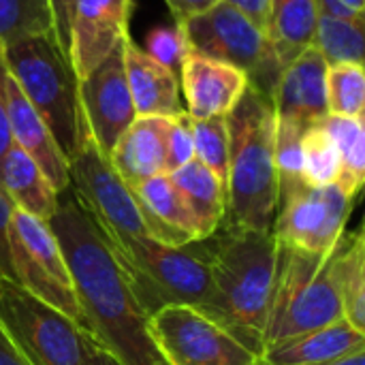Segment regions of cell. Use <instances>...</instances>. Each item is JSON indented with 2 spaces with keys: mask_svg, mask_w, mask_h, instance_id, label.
<instances>
[{
  "mask_svg": "<svg viewBox=\"0 0 365 365\" xmlns=\"http://www.w3.org/2000/svg\"><path fill=\"white\" fill-rule=\"evenodd\" d=\"M314 47L331 64H364L365 21L364 19H340L321 15L317 19Z\"/></svg>",
  "mask_w": 365,
  "mask_h": 365,
  "instance_id": "cell-27",
  "label": "cell"
},
{
  "mask_svg": "<svg viewBox=\"0 0 365 365\" xmlns=\"http://www.w3.org/2000/svg\"><path fill=\"white\" fill-rule=\"evenodd\" d=\"M340 178V152L321 122L302 137V180L308 186H329Z\"/></svg>",
  "mask_w": 365,
  "mask_h": 365,
  "instance_id": "cell-29",
  "label": "cell"
},
{
  "mask_svg": "<svg viewBox=\"0 0 365 365\" xmlns=\"http://www.w3.org/2000/svg\"><path fill=\"white\" fill-rule=\"evenodd\" d=\"M4 103L11 124L13 145L24 150L45 173L53 190L60 195L68 188V163L60 152L51 130L45 120L36 113V109L21 94L13 77L4 68Z\"/></svg>",
  "mask_w": 365,
  "mask_h": 365,
  "instance_id": "cell-17",
  "label": "cell"
},
{
  "mask_svg": "<svg viewBox=\"0 0 365 365\" xmlns=\"http://www.w3.org/2000/svg\"><path fill=\"white\" fill-rule=\"evenodd\" d=\"M327 365H365V346L364 349H357V351H353V353H349V355H344V357H340V359H336V361H331V364Z\"/></svg>",
  "mask_w": 365,
  "mask_h": 365,
  "instance_id": "cell-41",
  "label": "cell"
},
{
  "mask_svg": "<svg viewBox=\"0 0 365 365\" xmlns=\"http://www.w3.org/2000/svg\"><path fill=\"white\" fill-rule=\"evenodd\" d=\"M167 365H261L259 355L192 306H165L148 317Z\"/></svg>",
  "mask_w": 365,
  "mask_h": 365,
  "instance_id": "cell-11",
  "label": "cell"
},
{
  "mask_svg": "<svg viewBox=\"0 0 365 365\" xmlns=\"http://www.w3.org/2000/svg\"><path fill=\"white\" fill-rule=\"evenodd\" d=\"M304 126L276 118L274 126V165L278 173V188L302 180V137Z\"/></svg>",
  "mask_w": 365,
  "mask_h": 365,
  "instance_id": "cell-32",
  "label": "cell"
},
{
  "mask_svg": "<svg viewBox=\"0 0 365 365\" xmlns=\"http://www.w3.org/2000/svg\"><path fill=\"white\" fill-rule=\"evenodd\" d=\"M68 190L90 212L111 244L150 235L133 190L90 137L68 160Z\"/></svg>",
  "mask_w": 365,
  "mask_h": 365,
  "instance_id": "cell-12",
  "label": "cell"
},
{
  "mask_svg": "<svg viewBox=\"0 0 365 365\" xmlns=\"http://www.w3.org/2000/svg\"><path fill=\"white\" fill-rule=\"evenodd\" d=\"M0 365H28L19 357V353L13 349V344L4 336L2 327H0Z\"/></svg>",
  "mask_w": 365,
  "mask_h": 365,
  "instance_id": "cell-40",
  "label": "cell"
},
{
  "mask_svg": "<svg viewBox=\"0 0 365 365\" xmlns=\"http://www.w3.org/2000/svg\"><path fill=\"white\" fill-rule=\"evenodd\" d=\"M327 115L364 118L365 71L364 64H331L325 73Z\"/></svg>",
  "mask_w": 365,
  "mask_h": 365,
  "instance_id": "cell-30",
  "label": "cell"
},
{
  "mask_svg": "<svg viewBox=\"0 0 365 365\" xmlns=\"http://www.w3.org/2000/svg\"><path fill=\"white\" fill-rule=\"evenodd\" d=\"M13 212H15V205L13 201L9 199V195L2 190L0 186V274L2 276H9L13 278V272H11V218H13Z\"/></svg>",
  "mask_w": 365,
  "mask_h": 365,
  "instance_id": "cell-36",
  "label": "cell"
},
{
  "mask_svg": "<svg viewBox=\"0 0 365 365\" xmlns=\"http://www.w3.org/2000/svg\"><path fill=\"white\" fill-rule=\"evenodd\" d=\"M109 242V240H107ZM145 314L165 306H192L212 319L214 284L203 242L171 246L150 235L111 244Z\"/></svg>",
  "mask_w": 365,
  "mask_h": 365,
  "instance_id": "cell-5",
  "label": "cell"
},
{
  "mask_svg": "<svg viewBox=\"0 0 365 365\" xmlns=\"http://www.w3.org/2000/svg\"><path fill=\"white\" fill-rule=\"evenodd\" d=\"M349 6H353L355 11H359V13H365V0H344Z\"/></svg>",
  "mask_w": 365,
  "mask_h": 365,
  "instance_id": "cell-43",
  "label": "cell"
},
{
  "mask_svg": "<svg viewBox=\"0 0 365 365\" xmlns=\"http://www.w3.org/2000/svg\"><path fill=\"white\" fill-rule=\"evenodd\" d=\"M148 56H152L156 62H160L163 66L171 68V71H180L184 58L190 53L182 24L173 21L167 26H158L154 28L148 38H145V49Z\"/></svg>",
  "mask_w": 365,
  "mask_h": 365,
  "instance_id": "cell-33",
  "label": "cell"
},
{
  "mask_svg": "<svg viewBox=\"0 0 365 365\" xmlns=\"http://www.w3.org/2000/svg\"><path fill=\"white\" fill-rule=\"evenodd\" d=\"M346 235H342L329 255H312L280 244L263 351L342 321L340 261Z\"/></svg>",
  "mask_w": 365,
  "mask_h": 365,
  "instance_id": "cell-4",
  "label": "cell"
},
{
  "mask_svg": "<svg viewBox=\"0 0 365 365\" xmlns=\"http://www.w3.org/2000/svg\"><path fill=\"white\" fill-rule=\"evenodd\" d=\"M365 346V334L344 319L284 340L259 355L261 365H327Z\"/></svg>",
  "mask_w": 365,
  "mask_h": 365,
  "instance_id": "cell-21",
  "label": "cell"
},
{
  "mask_svg": "<svg viewBox=\"0 0 365 365\" xmlns=\"http://www.w3.org/2000/svg\"><path fill=\"white\" fill-rule=\"evenodd\" d=\"M92 365H122L115 357H111L107 351H103L101 346H96L94 349V353H92Z\"/></svg>",
  "mask_w": 365,
  "mask_h": 365,
  "instance_id": "cell-42",
  "label": "cell"
},
{
  "mask_svg": "<svg viewBox=\"0 0 365 365\" xmlns=\"http://www.w3.org/2000/svg\"><path fill=\"white\" fill-rule=\"evenodd\" d=\"M75 2L77 0H49V11H51V24H53V38L68 60V45H71V24H73V13H75ZM71 62V60H68Z\"/></svg>",
  "mask_w": 365,
  "mask_h": 365,
  "instance_id": "cell-35",
  "label": "cell"
},
{
  "mask_svg": "<svg viewBox=\"0 0 365 365\" xmlns=\"http://www.w3.org/2000/svg\"><path fill=\"white\" fill-rule=\"evenodd\" d=\"M9 242L13 280L83 329L71 274L49 225L15 207Z\"/></svg>",
  "mask_w": 365,
  "mask_h": 365,
  "instance_id": "cell-9",
  "label": "cell"
},
{
  "mask_svg": "<svg viewBox=\"0 0 365 365\" xmlns=\"http://www.w3.org/2000/svg\"><path fill=\"white\" fill-rule=\"evenodd\" d=\"M0 186L17 210L38 220L47 222L58 207L60 195L38 165L17 145H13L0 163Z\"/></svg>",
  "mask_w": 365,
  "mask_h": 365,
  "instance_id": "cell-23",
  "label": "cell"
},
{
  "mask_svg": "<svg viewBox=\"0 0 365 365\" xmlns=\"http://www.w3.org/2000/svg\"><path fill=\"white\" fill-rule=\"evenodd\" d=\"M192 135H195V158L227 186L229 150H231L227 115L192 120Z\"/></svg>",
  "mask_w": 365,
  "mask_h": 365,
  "instance_id": "cell-31",
  "label": "cell"
},
{
  "mask_svg": "<svg viewBox=\"0 0 365 365\" xmlns=\"http://www.w3.org/2000/svg\"><path fill=\"white\" fill-rule=\"evenodd\" d=\"M325 73L327 62L314 45L289 62L272 96L276 118L291 120L304 128L321 122L327 115Z\"/></svg>",
  "mask_w": 365,
  "mask_h": 365,
  "instance_id": "cell-16",
  "label": "cell"
},
{
  "mask_svg": "<svg viewBox=\"0 0 365 365\" xmlns=\"http://www.w3.org/2000/svg\"><path fill=\"white\" fill-rule=\"evenodd\" d=\"M133 0H77L68 60L77 79L98 66L128 34Z\"/></svg>",
  "mask_w": 365,
  "mask_h": 365,
  "instance_id": "cell-14",
  "label": "cell"
},
{
  "mask_svg": "<svg viewBox=\"0 0 365 365\" xmlns=\"http://www.w3.org/2000/svg\"><path fill=\"white\" fill-rule=\"evenodd\" d=\"M169 118L141 115L124 130L109 154V163L133 190L165 173V135Z\"/></svg>",
  "mask_w": 365,
  "mask_h": 365,
  "instance_id": "cell-19",
  "label": "cell"
},
{
  "mask_svg": "<svg viewBox=\"0 0 365 365\" xmlns=\"http://www.w3.org/2000/svg\"><path fill=\"white\" fill-rule=\"evenodd\" d=\"M182 30L190 53H199L244 71L250 86L267 98L274 96L282 68L267 32L255 26L240 11L220 0L210 11L182 21Z\"/></svg>",
  "mask_w": 365,
  "mask_h": 365,
  "instance_id": "cell-8",
  "label": "cell"
},
{
  "mask_svg": "<svg viewBox=\"0 0 365 365\" xmlns=\"http://www.w3.org/2000/svg\"><path fill=\"white\" fill-rule=\"evenodd\" d=\"M126 38L98 66L79 79V105L88 135L107 158L137 118L124 71Z\"/></svg>",
  "mask_w": 365,
  "mask_h": 365,
  "instance_id": "cell-13",
  "label": "cell"
},
{
  "mask_svg": "<svg viewBox=\"0 0 365 365\" xmlns=\"http://www.w3.org/2000/svg\"><path fill=\"white\" fill-rule=\"evenodd\" d=\"M4 62L0 53V163L6 156V152L13 148V137H11V124H9V113H6V103H4Z\"/></svg>",
  "mask_w": 365,
  "mask_h": 365,
  "instance_id": "cell-39",
  "label": "cell"
},
{
  "mask_svg": "<svg viewBox=\"0 0 365 365\" xmlns=\"http://www.w3.org/2000/svg\"><path fill=\"white\" fill-rule=\"evenodd\" d=\"M220 229V235L210 237L212 246H205L214 284L212 319L261 355L280 244L272 231Z\"/></svg>",
  "mask_w": 365,
  "mask_h": 365,
  "instance_id": "cell-2",
  "label": "cell"
},
{
  "mask_svg": "<svg viewBox=\"0 0 365 365\" xmlns=\"http://www.w3.org/2000/svg\"><path fill=\"white\" fill-rule=\"evenodd\" d=\"M133 195L141 207L150 237L171 246L197 242L192 216L167 173L139 184L133 188Z\"/></svg>",
  "mask_w": 365,
  "mask_h": 365,
  "instance_id": "cell-20",
  "label": "cell"
},
{
  "mask_svg": "<svg viewBox=\"0 0 365 365\" xmlns=\"http://www.w3.org/2000/svg\"><path fill=\"white\" fill-rule=\"evenodd\" d=\"M47 225L66 261L83 329L92 340L122 365H167L113 248L68 188L60 192Z\"/></svg>",
  "mask_w": 365,
  "mask_h": 365,
  "instance_id": "cell-1",
  "label": "cell"
},
{
  "mask_svg": "<svg viewBox=\"0 0 365 365\" xmlns=\"http://www.w3.org/2000/svg\"><path fill=\"white\" fill-rule=\"evenodd\" d=\"M231 150L227 173V212L220 227L272 231L278 212V173L274 165L276 113L272 98L248 83L227 115Z\"/></svg>",
  "mask_w": 365,
  "mask_h": 365,
  "instance_id": "cell-3",
  "label": "cell"
},
{
  "mask_svg": "<svg viewBox=\"0 0 365 365\" xmlns=\"http://www.w3.org/2000/svg\"><path fill=\"white\" fill-rule=\"evenodd\" d=\"M195 160V135L192 118L184 111L167 122L165 135V173H173Z\"/></svg>",
  "mask_w": 365,
  "mask_h": 365,
  "instance_id": "cell-34",
  "label": "cell"
},
{
  "mask_svg": "<svg viewBox=\"0 0 365 365\" xmlns=\"http://www.w3.org/2000/svg\"><path fill=\"white\" fill-rule=\"evenodd\" d=\"M272 233L278 244L329 255L346 233L353 199L338 186H308L304 180L278 188Z\"/></svg>",
  "mask_w": 365,
  "mask_h": 365,
  "instance_id": "cell-10",
  "label": "cell"
},
{
  "mask_svg": "<svg viewBox=\"0 0 365 365\" xmlns=\"http://www.w3.org/2000/svg\"><path fill=\"white\" fill-rule=\"evenodd\" d=\"M124 71L137 118H173L184 113L178 73L148 56L130 36L124 43Z\"/></svg>",
  "mask_w": 365,
  "mask_h": 365,
  "instance_id": "cell-18",
  "label": "cell"
},
{
  "mask_svg": "<svg viewBox=\"0 0 365 365\" xmlns=\"http://www.w3.org/2000/svg\"><path fill=\"white\" fill-rule=\"evenodd\" d=\"M6 73L51 130L66 163L86 143L79 79L53 36H32L0 51Z\"/></svg>",
  "mask_w": 365,
  "mask_h": 365,
  "instance_id": "cell-6",
  "label": "cell"
},
{
  "mask_svg": "<svg viewBox=\"0 0 365 365\" xmlns=\"http://www.w3.org/2000/svg\"><path fill=\"white\" fill-rule=\"evenodd\" d=\"M167 175L192 216L197 242L212 237L225 220L227 186L197 158Z\"/></svg>",
  "mask_w": 365,
  "mask_h": 365,
  "instance_id": "cell-22",
  "label": "cell"
},
{
  "mask_svg": "<svg viewBox=\"0 0 365 365\" xmlns=\"http://www.w3.org/2000/svg\"><path fill=\"white\" fill-rule=\"evenodd\" d=\"M0 327L28 365H92L98 346L73 319L2 274Z\"/></svg>",
  "mask_w": 365,
  "mask_h": 365,
  "instance_id": "cell-7",
  "label": "cell"
},
{
  "mask_svg": "<svg viewBox=\"0 0 365 365\" xmlns=\"http://www.w3.org/2000/svg\"><path fill=\"white\" fill-rule=\"evenodd\" d=\"M167 6L171 9L175 21H186V19H192L205 11H210L212 6H216L220 0H165Z\"/></svg>",
  "mask_w": 365,
  "mask_h": 365,
  "instance_id": "cell-38",
  "label": "cell"
},
{
  "mask_svg": "<svg viewBox=\"0 0 365 365\" xmlns=\"http://www.w3.org/2000/svg\"><path fill=\"white\" fill-rule=\"evenodd\" d=\"M342 319L365 334V242L364 231L346 235L340 261Z\"/></svg>",
  "mask_w": 365,
  "mask_h": 365,
  "instance_id": "cell-26",
  "label": "cell"
},
{
  "mask_svg": "<svg viewBox=\"0 0 365 365\" xmlns=\"http://www.w3.org/2000/svg\"><path fill=\"white\" fill-rule=\"evenodd\" d=\"M45 34L53 36L49 0H0V51Z\"/></svg>",
  "mask_w": 365,
  "mask_h": 365,
  "instance_id": "cell-28",
  "label": "cell"
},
{
  "mask_svg": "<svg viewBox=\"0 0 365 365\" xmlns=\"http://www.w3.org/2000/svg\"><path fill=\"white\" fill-rule=\"evenodd\" d=\"M321 124L331 135L340 152V178L336 184L351 199H355L361 192L365 182V120L325 115Z\"/></svg>",
  "mask_w": 365,
  "mask_h": 365,
  "instance_id": "cell-25",
  "label": "cell"
},
{
  "mask_svg": "<svg viewBox=\"0 0 365 365\" xmlns=\"http://www.w3.org/2000/svg\"><path fill=\"white\" fill-rule=\"evenodd\" d=\"M248 83L244 71L199 53H188L180 66L184 111L192 120L229 115Z\"/></svg>",
  "mask_w": 365,
  "mask_h": 365,
  "instance_id": "cell-15",
  "label": "cell"
},
{
  "mask_svg": "<svg viewBox=\"0 0 365 365\" xmlns=\"http://www.w3.org/2000/svg\"><path fill=\"white\" fill-rule=\"evenodd\" d=\"M317 0H269L267 36L280 68L314 45Z\"/></svg>",
  "mask_w": 365,
  "mask_h": 365,
  "instance_id": "cell-24",
  "label": "cell"
},
{
  "mask_svg": "<svg viewBox=\"0 0 365 365\" xmlns=\"http://www.w3.org/2000/svg\"><path fill=\"white\" fill-rule=\"evenodd\" d=\"M235 11H240L244 17H248L255 26L267 32L269 24V0H222Z\"/></svg>",
  "mask_w": 365,
  "mask_h": 365,
  "instance_id": "cell-37",
  "label": "cell"
}]
</instances>
